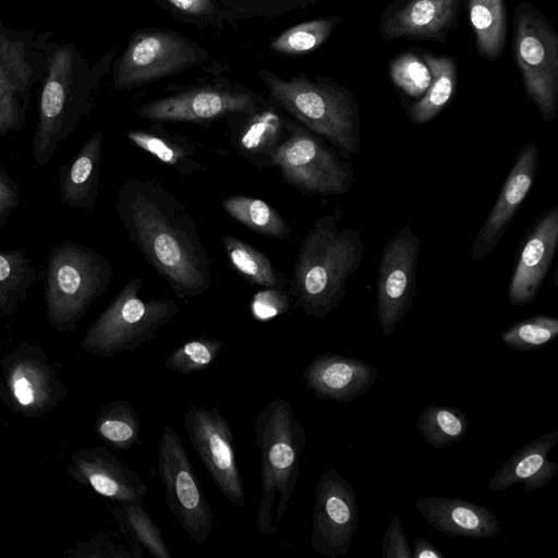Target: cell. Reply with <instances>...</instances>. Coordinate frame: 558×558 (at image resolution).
<instances>
[{
  "label": "cell",
  "mask_w": 558,
  "mask_h": 558,
  "mask_svg": "<svg viewBox=\"0 0 558 558\" xmlns=\"http://www.w3.org/2000/svg\"><path fill=\"white\" fill-rule=\"evenodd\" d=\"M117 215L147 263L178 300L210 290V259L185 205L155 179L131 178L120 187Z\"/></svg>",
  "instance_id": "1"
},
{
  "label": "cell",
  "mask_w": 558,
  "mask_h": 558,
  "mask_svg": "<svg viewBox=\"0 0 558 558\" xmlns=\"http://www.w3.org/2000/svg\"><path fill=\"white\" fill-rule=\"evenodd\" d=\"M364 244L356 229L338 227L336 217H318L301 240L289 293L306 315L323 319L342 301L349 278L360 268Z\"/></svg>",
  "instance_id": "2"
},
{
  "label": "cell",
  "mask_w": 558,
  "mask_h": 558,
  "mask_svg": "<svg viewBox=\"0 0 558 558\" xmlns=\"http://www.w3.org/2000/svg\"><path fill=\"white\" fill-rule=\"evenodd\" d=\"M255 442L260 458L256 526L270 536L277 532L294 495L306 444L304 427L288 400L275 398L260 410L255 420Z\"/></svg>",
  "instance_id": "3"
},
{
  "label": "cell",
  "mask_w": 558,
  "mask_h": 558,
  "mask_svg": "<svg viewBox=\"0 0 558 558\" xmlns=\"http://www.w3.org/2000/svg\"><path fill=\"white\" fill-rule=\"evenodd\" d=\"M275 101L305 129L327 141L344 157L361 151V121L355 97L332 80L304 75L282 80L260 73Z\"/></svg>",
  "instance_id": "4"
},
{
  "label": "cell",
  "mask_w": 558,
  "mask_h": 558,
  "mask_svg": "<svg viewBox=\"0 0 558 558\" xmlns=\"http://www.w3.org/2000/svg\"><path fill=\"white\" fill-rule=\"evenodd\" d=\"M111 279L110 262L93 248L72 241L54 246L45 280L50 325L59 332L73 330L92 303L107 292Z\"/></svg>",
  "instance_id": "5"
},
{
  "label": "cell",
  "mask_w": 558,
  "mask_h": 558,
  "mask_svg": "<svg viewBox=\"0 0 558 558\" xmlns=\"http://www.w3.org/2000/svg\"><path fill=\"white\" fill-rule=\"evenodd\" d=\"M142 280L128 281L100 315L89 325L80 344L89 354L111 357L134 351L156 338L157 331L179 313L172 299L140 296Z\"/></svg>",
  "instance_id": "6"
},
{
  "label": "cell",
  "mask_w": 558,
  "mask_h": 558,
  "mask_svg": "<svg viewBox=\"0 0 558 558\" xmlns=\"http://www.w3.org/2000/svg\"><path fill=\"white\" fill-rule=\"evenodd\" d=\"M512 52L523 87L547 122L557 117L558 35L549 19L529 2L514 11Z\"/></svg>",
  "instance_id": "7"
},
{
  "label": "cell",
  "mask_w": 558,
  "mask_h": 558,
  "mask_svg": "<svg viewBox=\"0 0 558 558\" xmlns=\"http://www.w3.org/2000/svg\"><path fill=\"white\" fill-rule=\"evenodd\" d=\"M283 182L306 196H340L354 181L348 159L295 121L272 158Z\"/></svg>",
  "instance_id": "8"
},
{
  "label": "cell",
  "mask_w": 558,
  "mask_h": 558,
  "mask_svg": "<svg viewBox=\"0 0 558 558\" xmlns=\"http://www.w3.org/2000/svg\"><path fill=\"white\" fill-rule=\"evenodd\" d=\"M157 470L169 510L193 542L205 545L214 529V511L181 437L168 424L161 430Z\"/></svg>",
  "instance_id": "9"
},
{
  "label": "cell",
  "mask_w": 558,
  "mask_h": 558,
  "mask_svg": "<svg viewBox=\"0 0 558 558\" xmlns=\"http://www.w3.org/2000/svg\"><path fill=\"white\" fill-rule=\"evenodd\" d=\"M84 109L73 89V53L62 47L52 56L39 101V116L33 140L38 166L47 165L58 146L73 132Z\"/></svg>",
  "instance_id": "10"
},
{
  "label": "cell",
  "mask_w": 558,
  "mask_h": 558,
  "mask_svg": "<svg viewBox=\"0 0 558 558\" xmlns=\"http://www.w3.org/2000/svg\"><path fill=\"white\" fill-rule=\"evenodd\" d=\"M189 440L220 493L234 506L245 504L235 440L226 417L216 408L190 405L183 417Z\"/></svg>",
  "instance_id": "11"
},
{
  "label": "cell",
  "mask_w": 558,
  "mask_h": 558,
  "mask_svg": "<svg viewBox=\"0 0 558 558\" xmlns=\"http://www.w3.org/2000/svg\"><path fill=\"white\" fill-rule=\"evenodd\" d=\"M420 251L421 240L408 225L384 247L377 271L376 306L378 324L386 337L392 335L411 308Z\"/></svg>",
  "instance_id": "12"
},
{
  "label": "cell",
  "mask_w": 558,
  "mask_h": 558,
  "mask_svg": "<svg viewBox=\"0 0 558 558\" xmlns=\"http://www.w3.org/2000/svg\"><path fill=\"white\" fill-rule=\"evenodd\" d=\"M357 496L335 468L319 476L315 486L312 548L326 558L345 555L357 530Z\"/></svg>",
  "instance_id": "13"
},
{
  "label": "cell",
  "mask_w": 558,
  "mask_h": 558,
  "mask_svg": "<svg viewBox=\"0 0 558 558\" xmlns=\"http://www.w3.org/2000/svg\"><path fill=\"white\" fill-rule=\"evenodd\" d=\"M10 405L28 417H39L57 407L66 390L46 354L22 342L2 361Z\"/></svg>",
  "instance_id": "14"
},
{
  "label": "cell",
  "mask_w": 558,
  "mask_h": 558,
  "mask_svg": "<svg viewBox=\"0 0 558 558\" xmlns=\"http://www.w3.org/2000/svg\"><path fill=\"white\" fill-rule=\"evenodd\" d=\"M195 60L194 49L183 38L162 31L142 32L123 53L114 85L132 89L182 71Z\"/></svg>",
  "instance_id": "15"
},
{
  "label": "cell",
  "mask_w": 558,
  "mask_h": 558,
  "mask_svg": "<svg viewBox=\"0 0 558 558\" xmlns=\"http://www.w3.org/2000/svg\"><path fill=\"white\" fill-rule=\"evenodd\" d=\"M259 107L247 92L202 87L151 100L135 113L154 122H208L227 119L239 112H252Z\"/></svg>",
  "instance_id": "16"
},
{
  "label": "cell",
  "mask_w": 558,
  "mask_h": 558,
  "mask_svg": "<svg viewBox=\"0 0 558 558\" xmlns=\"http://www.w3.org/2000/svg\"><path fill=\"white\" fill-rule=\"evenodd\" d=\"M68 471L76 482L116 504H142L148 494L141 476L105 447L76 450Z\"/></svg>",
  "instance_id": "17"
},
{
  "label": "cell",
  "mask_w": 558,
  "mask_h": 558,
  "mask_svg": "<svg viewBox=\"0 0 558 558\" xmlns=\"http://www.w3.org/2000/svg\"><path fill=\"white\" fill-rule=\"evenodd\" d=\"M461 0H392L379 19L386 40L422 39L446 43L457 26Z\"/></svg>",
  "instance_id": "18"
},
{
  "label": "cell",
  "mask_w": 558,
  "mask_h": 558,
  "mask_svg": "<svg viewBox=\"0 0 558 558\" xmlns=\"http://www.w3.org/2000/svg\"><path fill=\"white\" fill-rule=\"evenodd\" d=\"M537 163L536 143H529L519 150L493 208L474 239L470 254L472 262L488 255L506 233L533 185Z\"/></svg>",
  "instance_id": "19"
},
{
  "label": "cell",
  "mask_w": 558,
  "mask_h": 558,
  "mask_svg": "<svg viewBox=\"0 0 558 558\" xmlns=\"http://www.w3.org/2000/svg\"><path fill=\"white\" fill-rule=\"evenodd\" d=\"M558 245V205L544 211L521 246L508 298L512 306L532 302L550 268Z\"/></svg>",
  "instance_id": "20"
},
{
  "label": "cell",
  "mask_w": 558,
  "mask_h": 558,
  "mask_svg": "<svg viewBox=\"0 0 558 558\" xmlns=\"http://www.w3.org/2000/svg\"><path fill=\"white\" fill-rule=\"evenodd\" d=\"M378 369L353 356L336 353L315 355L305 366V388L319 400L350 402L364 396L375 383Z\"/></svg>",
  "instance_id": "21"
},
{
  "label": "cell",
  "mask_w": 558,
  "mask_h": 558,
  "mask_svg": "<svg viewBox=\"0 0 558 558\" xmlns=\"http://www.w3.org/2000/svg\"><path fill=\"white\" fill-rule=\"evenodd\" d=\"M230 122V143L235 151L258 169L274 168L272 158L289 133L292 120L275 108L238 113Z\"/></svg>",
  "instance_id": "22"
},
{
  "label": "cell",
  "mask_w": 558,
  "mask_h": 558,
  "mask_svg": "<svg viewBox=\"0 0 558 558\" xmlns=\"http://www.w3.org/2000/svg\"><path fill=\"white\" fill-rule=\"evenodd\" d=\"M415 506L429 525L450 536L489 538L501 531L492 510L469 500L429 496L418 498Z\"/></svg>",
  "instance_id": "23"
},
{
  "label": "cell",
  "mask_w": 558,
  "mask_h": 558,
  "mask_svg": "<svg viewBox=\"0 0 558 558\" xmlns=\"http://www.w3.org/2000/svg\"><path fill=\"white\" fill-rule=\"evenodd\" d=\"M558 442V430L536 437L511 454L488 480L492 492L506 490L518 483L526 493L543 488L558 472V463L548 454Z\"/></svg>",
  "instance_id": "24"
},
{
  "label": "cell",
  "mask_w": 558,
  "mask_h": 558,
  "mask_svg": "<svg viewBox=\"0 0 558 558\" xmlns=\"http://www.w3.org/2000/svg\"><path fill=\"white\" fill-rule=\"evenodd\" d=\"M32 75L23 44L0 35V135L24 126Z\"/></svg>",
  "instance_id": "25"
},
{
  "label": "cell",
  "mask_w": 558,
  "mask_h": 558,
  "mask_svg": "<svg viewBox=\"0 0 558 558\" xmlns=\"http://www.w3.org/2000/svg\"><path fill=\"white\" fill-rule=\"evenodd\" d=\"M101 132L93 134L76 156L60 169L59 196L63 204L88 210L95 209L98 194Z\"/></svg>",
  "instance_id": "26"
},
{
  "label": "cell",
  "mask_w": 558,
  "mask_h": 558,
  "mask_svg": "<svg viewBox=\"0 0 558 558\" xmlns=\"http://www.w3.org/2000/svg\"><path fill=\"white\" fill-rule=\"evenodd\" d=\"M126 137L134 146L179 173L190 175L204 169L195 158L196 145L189 137L159 126L133 129L126 133Z\"/></svg>",
  "instance_id": "27"
},
{
  "label": "cell",
  "mask_w": 558,
  "mask_h": 558,
  "mask_svg": "<svg viewBox=\"0 0 558 558\" xmlns=\"http://www.w3.org/2000/svg\"><path fill=\"white\" fill-rule=\"evenodd\" d=\"M423 60L428 66L432 81L425 94L409 107L411 121L423 124L434 119L448 104L456 88V60L447 56L424 53Z\"/></svg>",
  "instance_id": "28"
},
{
  "label": "cell",
  "mask_w": 558,
  "mask_h": 558,
  "mask_svg": "<svg viewBox=\"0 0 558 558\" xmlns=\"http://www.w3.org/2000/svg\"><path fill=\"white\" fill-rule=\"evenodd\" d=\"M222 245L230 265L250 284L277 289L288 287V279L269 257L243 239L226 234L222 236Z\"/></svg>",
  "instance_id": "29"
},
{
  "label": "cell",
  "mask_w": 558,
  "mask_h": 558,
  "mask_svg": "<svg viewBox=\"0 0 558 558\" xmlns=\"http://www.w3.org/2000/svg\"><path fill=\"white\" fill-rule=\"evenodd\" d=\"M228 216L251 231L278 240L291 235L287 220L267 202L247 195H229L221 202Z\"/></svg>",
  "instance_id": "30"
},
{
  "label": "cell",
  "mask_w": 558,
  "mask_h": 558,
  "mask_svg": "<svg viewBox=\"0 0 558 558\" xmlns=\"http://www.w3.org/2000/svg\"><path fill=\"white\" fill-rule=\"evenodd\" d=\"M468 11L477 52L487 60L498 58L507 38L505 0H468Z\"/></svg>",
  "instance_id": "31"
},
{
  "label": "cell",
  "mask_w": 558,
  "mask_h": 558,
  "mask_svg": "<svg viewBox=\"0 0 558 558\" xmlns=\"http://www.w3.org/2000/svg\"><path fill=\"white\" fill-rule=\"evenodd\" d=\"M94 432L112 449L130 450L141 442V420L130 401L116 399L100 409Z\"/></svg>",
  "instance_id": "32"
},
{
  "label": "cell",
  "mask_w": 558,
  "mask_h": 558,
  "mask_svg": "<svg viewBox=\"0 0 558 558\" xmlns=\"http://www.w3.org/2000/svg\"><path fill=\"white\" fill-rule=\"evenodd\" d=\"M123 535L155 558H172L161 530L142 504H116L110 508Z\"/></svg>",
  "instance_id": "33"
},
{
  "label": "cell",
  "mask_w": 558,
  "mask_h": 558,
  "mask_svg": "<svg viewBox=\"0 0 558 558\" xmlns=\"http://www.w3.org/2000/svg\"><path fill=\"white\" fill-rule=\"evenodd\" d=\"M466 414L454 407L428 404L417 417V429L435 449L460 441L469 430Z\"/></svg>",
  "instance_id": "34"
},
{
  "label": "cell",
  "mask_w": 558,
  "mask_h": 558,
  "mask_svg": "<svg viewBox=\"0 0 558 558\" xmlns=\"http://www.w3.org/2000/svg\"><path fill=\"white\" fill-rule=\"evenodd\" d=\"M36 270L23 251L0 252V314L10 315L26 298Z\"/></svg>",
  "instance_id": "35"
},
{
  "label": "cell",
  "mask_w": 558,
  "mask_h": 558,
  "mask_svg": "<svg viewBox=\"0 0 558 558\" xmlns=\"http://www.w3.org/2000/svg\"><path fill=\"white\" fill-rule=\"evenodd\" d=\"M339 21V16H330L295 25L277 37L270 48L287 54L310 52L329 38Z\"/></svg>",
  "instance_id": "36"
},
{
  "label": "cell",
  "mask_w": 558,
  "mask_h": 558,
  "mask_svg": "<svg viewBox=\"0 0 558 558\" xmlns=\"http://www.w3.org/2000/svg\"><path fill=\"white\" fill-rule=\"evenodd\" d=\"M223 345V340L218 338H192L170 353L165 366L182 375L203 372L215 363Z\"/></svg>",
  "instance_id": "37"
},
{
  "label": "cell",
  "mask_w": 558,
  "mask_h": 558,
  "mask_svg": "<svg viewBox=\"0 0 558 558\" xmlns=\"http://www.w3.org/2000/svg\"><path fill=\"white\" fill-rule=\"evenodd\" d=\"M558 336V319L536 315L518 320L501 333V341L515 351L535 350Z\"/></svg>",
  "instance_id": "38"
},
{
  "label": "cell",
  "mask_w": 558,
  "mask_h": 558,
  "mask_svg": "<svg viewBox=\"0 0 558 558\" xmlns=\"http://www.w3.org/2000/svg\"><path fill=\"white\" fill-rule=\"evenodd\" d=\"M70 557L82 558H144V549L125 535L99 531L88 541L76 543L68 551Z\"/></svg>",
  "instance_id": "39"
},
{
  "label": "cell",
  "mask_w": 558,
  "mask_h": 558,
  "mask_svg": "<svg viewBox=\"0 0 558 558\" xmlns=\"http://www.w3.org/2000/svg\"><path fill=\"white\" fill-rule=\"evenodd\" d=\"M391 81L407 95L421 97L427 90L432 74L425 61L413 52L399 54L389 65Z\"/></svg>",
  "instance_id": "40"
},
{
  "label": "cell",
  "mask_w": 558,
  "mask_h": 558,
  "mask_svg": "<svg viewBox=\"0 0 558 558\" xmlns=\"http://www.w3.org/2000/svg\"><path fill=\"white\" fill-rule=\"evenodd\" d=\"M291 294L286 289L264 288L256 292L251 303V310L256 319L267 320L281 315L291 305Z\"/></svg>",
  "instance_id": "41"
},
{
  "label": "cell",
  "mask_w": 558,
  "mask_h": 558,
  "mask_svg": "<svg viewBox=\"0 0 558 558\" xmlns=\"http://www.w3.org/2000/svg\"><path fill=\"white\" fill-rule=\"evenodd\" d=\"M407 536L401 525L400 519L392 517L383 537L381 558H411Z\"/></svg>",
  "instance_id": "42"
},
{
  "label": "cell",
  "mask_w": 558,
  "mask_h": 558,
  "mask_svg": "<svg viewBox=\"0 0 558 558\" xmlns=\"http://www.w3.org/2000/svg\"><path fill=\"white\" fill-rule=\"evenodd\" d=\"M17 203V186L9 175L0 169V223L5 220Z\"/></svg>",
  "instance_id": "43"
},
{
  "label": "cell",
  "mask_w": 558,
  "mask_h": 558,
  "mask_svg": "<svg viewBox=\"0 0 558 558\" xmlns=\"http://www.w3.org/2000/svg\"><path fill=\"white\" fill-rule=\"evenodd\" d=\"M178 10L192 15L208 13L211 9V0H167Z\"/></svg>",
  "instance_id": "44"
},
{
  "label": "cell",
  "mask_w": 558,
  "mask_h": 558,
  "mask_svg": "<svg viewBox=\"0 0 558 558\" xmlns=\"http://www.w3.org/2000/svg\"><path fill=\"white\" fill-rule=\"evenodd\" d=\"M413 558H442L444 554L428 539L416 537L413 543Z\"/></svg>",
  "instance_id": "45"
}]
</instances>
